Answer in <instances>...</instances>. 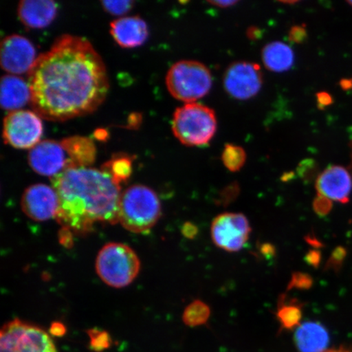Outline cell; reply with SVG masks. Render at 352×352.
<instances>
[{
    "label": "cell",
    "instance_id": "6da1fadb",
    "mask_svg": "<svg viewBox=\"0 0 352 352\" xmlns=\"http://www.w3.org/2000/svg\"><path fill=\"white\" fill-rule=\"evenodd\" d=\"M30 105L44 120L63 122L94 112L107 98V68L87 39L63 34L28 73Z\"/></svg>",
    "mask_w": 352,
    "mask_h": 352
},
{
    "label": "cell",
    "instance_id": "7a4b0ae2",
    "mask_svg": "<svg viewBox=\"0 0 352 352\" xmlns=\"http://www.w3.org/2000/svg\"><path fill=\"white\" fill-rule=\"evenodd\" d=\"M59 197L56 219L76 233L91 230L96 222H118L120 184L102 169L77 167L51 178Z\"/></svg>",
    "mask_w": 352,
    "mask_h": 352
},
{
    "label": "cell",
    "instance_id": "3957f363",
    "mask_svg": "<svg viewBox=\"0 0 352 352\" xmlns=\"http://www.w3.org/2000/svg\"><path fill=\"white\" fill-rule=\"evenodd\" d=\"M161 204L151 188L135 184L121 195L118 222L126 230L135 233L149 231L161 217Z\"/></svg>",
    "mask_w": 352,
    "mask_h": 352
},
{
    "label": "cell",
    "instance_id": "277c9868",
    "mask_svg": "<svg viewBox=\"0 0 352 352\" xmlns=\"http://www.w3.org/2000/svg\"><path fill=\"white\" fill-rule=\"evenodd\" d=\"M217 120L213 109L198 103H188L176 109L173 131L187 146L208 144L217 132Z\"/></svg>",
    "mask_w": 352,
    "mask_h": 352
},
{
    "label": "cell",
    "instance_id": "5b68a950",
    "mask_svg": "<svg viewBox=\"0 0 352 352\" xmlns=\"http://www.w3.org/2000/svg\"><path fill=\"white\" fill-rule=\"evenodd\" d=\"M171 96L184 102L195 103L209 94L212 76L204 64L196 60H179L171 66L166 77Z\"/></svg>",
    "mask_w": 352,
    "mask_h": 352
},
{
    "label": "cell",
    "instance_id": "8992f818",
    "mask_svg": "<svg viewBox=\"0 0 352 352\" xmlns=\"http://www.w3.org/2000/svg\"><path fill=\"white\" fill-rule=\"evenodd\" d=\"M140 270L138 254L125 244L113 242L105 245L96 258V270L100 278L113 288L129 285Z\"/></svg>",
    "mask_w": 352,
    "mask_h": 352
},
{
    "label": "cell",
    "instance_id": "52a82bcc",
    "mask_svg": "<svg viewBox=\"0 0 352 352\" xmlns=\"http://www.w3.org/2000/svg\"><path fill=\"white\" fill-rule=\"evenodd\" d=\"M0 352H57L50 334L41 328L13 320L0 332Z\"/></svg>",
    "mask_w": 352,
    "mask_h": 352
},
{
    "label": "cell",
    "instance_id": "ba28073f",
    "mask_svg": "<svg viewBox=\"0 0 352 352\" xmlns=\"http://www.w3.org/2000/svg\"><path fill=\"white\" fill-rule=\"evenodd\" d=\"M43 124L34 111L19 109L10 112L3 120L4 143L20 149L32 148L41 140Z\"/></svg>",
    "mask_w": 352,
    "mask_h": 352
},
{
    "label": "cell",
    "instance_id": "9c48e42d",
    "mask_svg": "<svg viewBox=\"0 0 352 352\" xmlns=\"http://www.w3.org/2000/svg\"><path fill=\"white\" fill-rule=\"evenodd\" d=\"M252 232L249 220L243 214L223 213L211 224V237L217 248L237 252L244 248Z\"/></svg>",
    "mask_w": 352,
    "mask_h": 352
},
{
    "label": "cell",
    "instance_id": "30bf717a",
    "mask_svg": "<svg viewBox=\"0 0 352 352\" xmlns=\"http://www.w3.org/2000/svg\"><path fill=\"white\" fill-rule=\"evenodd\" d=\"M223 85L228 94L234 99L252 98L263 85L261 66L248 61L233 63L223 74Z\"/></svg>",
    "mask_w": 352,
    "mask_h": 352
},
{
    "label": "cell",
    "instance_id": "8fae6325",
    "mask_svg": "<svg viewBox=\"0 0 352 352\" xmlns=\"http://www.w3.org/2000/svg\"><path fill=\"white\" fill-rule=\"evenodd\" d=\"M28 162L35 173L54 177L70 168L67 153L60 142L44 140L30 149Z\"/></svg>",
    "mask_w": 352,
    "mask_h": 352
},
{
    "label": "cell",
    "instance_id": "7c38bea8",
    "mask_svg": "<svg viewBox=\"0 0 352 352\" xmlns=\"http://www.w3.org/2000/svg\"><path fill=\"white\" fill-rule=\"evenodd\" d=\"M36 59V50L28 38L12 34L3 39L0 63L6 72L13 76L29 73Z\"/></svg>",
    "mask_w": 352,
    "mask_h": 352
},
{
    "label": "cell",
    "instance_id": "4fadbf2b",
    "mask_svg": "<svg viewBox=\"0 0 352 352\" xmlns=\"http://www.w3.org/2000/svg\"><path fill=\"white\" fill-rule=\"evenodd\" d=\"M21 206L26 217L34 221H47L56 219L59 197L54 188L35 184L25 189L21 197Z\"/></svg>",
    "mask_w": 352,
    "mask_h": 352
},
{
    "label": "cell",
    "instance_id": "5bb4252c",
    "mask_svg": "<svg viewBox=\"0 0 352 352\" xmlns=\"http://www.w3.org/2000/svg\"><path fill=\"white\" fill-rule=\"evenodd\" d=\"M318 195L330 201L346 204L350 200L352 176L341 166H331L321 173L316 182Z\"/></svg>",
    "mask_w": 352,
    "mask_h": 352
},
{
    "label": "cell",
    "instance_id": "9a60e30c",
    "mask_svg": "<svg viewBox=\"0 0 352 352\" xmlns=\"http://www.w3.org/2000/svg\"><path fill=\"white\" fill-rule=\"evenodd\" d=\"M110 33L118 45L132 48L142 45L147 41L146 22L138 16H123L110 23Z\"/></svg>",
    "mask_w": 352,
    "mask_h": 352
},
{
    "label": "cell",
    "instance_id": "2e32d148",
    "mask_svg": "<svg viewBox=\"0 0 352 352\" xmlns=\"http://www.w3.org/2000/svg\"><path fill=\"white\" fill-rule=\"evenodd\" d=\"M57 4L52 0H22L17 14L22 23L30 28H46L55 19Z\"/></svg>",
    "mask_w": 352,
    "mask_h": 352
},
{
    "label": "cell",
    "instance_id": "e0dca14e",
    "mask_svg": "<svg viewBox=\"0 0 352 352\" xmlns=\"http://www.w3.org/2000/svg\"><path fill=\"white\" fill-rule=\"evenodd\" d=\"M32 94L28 82L23 78L6 74L0 82V104L7 111H15L30 102Z\"/></svg>",
    "mask_w": 352,
    "mask_h": 352
},
{
    "label": "cell",
    "instance_id": "ac0fdd59",
    "mask_svg": "<svg viewBox=\"0 0 352 352\" xmlns=\"http://www.w3.org/2000/svg\"><path fill=\"white\" fill-rule=\"evenodd\" d=\"M294 342L300 352H324L327 351L329 336L323 324L307 321L296 329Z\"/></svg>",
    "mask_w": 352,
    "mask_h": 352
},
{
    "label": "cell",
    "instance_id": "d6986e66",
    "mask_svg": "<svg viewBox=\"0 0 352 352\" xmlns=\"http://www.w3.org/2000/svg\"><path fill=\"white\" fill-rule=\"evenodd\" d=\"M60 142L68 154L70 168L90 167L95 162L96 149L90 138L74 135L61 140Z\"/></svg>",
    "mask_w": 352,
    "mask_h": 352
},
{
    "label": "cell",
    "instance_id": "ffe728a7",
    "mask_svg": "<svg viewBox=\"0 0 352 352\" xmlns=\"http://www.w3.org/2000/svg\"><path fill=\"white\" fill-rule=\"evenodd\" d=\"M262 60L265 67L272 72H285L292 67L294 54L292 48L283 42L267 44L262 50Z\"/></svg>",
    "mask_w": 352,
    "mask_h": 352
},
{
    "label": "cell",
    "instance_id": "44dd1931",
    "mask_svg": "<svg viewBox=\"0 0 352 352\" xmlns=\"http://www.w3.org/2000/svg\"><path fill=\"white\" fill-rule=\"evenodd\" d=\"M276 318L281 328L287 330L297 329L302 318V306L296 300L285 301V296L280 297L276 311Z\"/></svg>",
    "mask_w": 352,
    "mask_h": 352
},
{
    "label": "cell",
    "instance_id": "7402d4cb",
    "mask_svg": "<svg viewBox=\"0 0 352 352\" xmlns=\"http://www.w3.org/2000/svg\"><path fill=\"white\" fill-rule=\"evenodd\" d=\"M101 169L107 171L116 180V182L120 184L126 182L131 175V157L126 154H117L116 156H113L111 160L105 162L101 166Z\"/></svg>",
    "mask_w": 352,
    "mask_h": 352
},
{
    "label": "cell",
    "instance_id": "603a6c76",
    "mask_svg": "<svg viewBox=\"0 0 352 352\" xmlns=\"http://www.w3.org/2000/svg\"><path fill=\"white\" fill-rule=\"evenodd\" d=\"M210 316V307L204 302L195 300L184 309L183 321L188 327H201L208 322Z\"/></svg>",
    "mask_w": 352,
    "mask_h": 352
},
{
    "label": "cell",
    "instance_id": "cb8c5ba5",
    "mask_svg": "<svg viewBox=\"0 0 352 352\" xmlns=\"http://www.w3.org/2000/svg\"><path fill=\"white\" fill-rule=\"evenodd\" d=\"M246 153L239 145L227 144L222 153L224 166L232 173L239 171L245 164Z\"/></svg>",
    "mask_w": 352,
    "mask_h": 352
},
{
    "label": "cell",
    "instance_id": "d4e9b609",
    "mask_svg": "<svg viewBox=\"0 0 352 352\" xmlns=\"http://www.w3.org/2000/svg\"><path fill=\"white\" fill-rule=\"evenodd\" d=\"M88 336L90 338V347L92 351L101 352L109 349L111 346V338L105 331H101L98 329L88 330Z\"/></svg>",
    "mask_w": 352,
    "mask_h": 352
},
{
    "label": "cell",
    "instance_id": "484cf974",
    "mask_svg": "<svg viewBox=\"0 0 352 352\" xmlns=\"http://www.w3.org/2000/svg\"><path fill=\"white\" fill-rule=\"evenodd\" d=\"M135 2L132 0H103L101 1L104 10L114 16H122L129 12L133 8Z\"/></svg>",
    "mask_w": 352,
    "mask_h": 352
},
{
    "label": "cell",
    "instance_id": "4316f807",
    "mask_svg": "<svg viewBox=\"0 0 352 352\" xmlns=\"http://www.w3.org/2000/svg\"><path fill=\"white\" fill-rule=\"evenodd\" d=\"M346 256V249L342 248V246H338V248L333 250L331 255H330L327 264H325V270L333 271L334 272H340Z\"/></svg>",
    "mask_w": 352,
    "mask_h": 352
},
{
    "label": "cell",
    "instance_id": "83f0119b",
    "mask_svg": "<svg viewBox=\"0 0 352 352\" xmlns=\"http://www.w3.org/2000/svg\"><path fill=\"white\" fill-rule=\"evenodd\" d=\"M314 285V279L310 275L303 272H294L288 285V289H297L306 290Z\"/></svg>",
    "mask_w": 352,
    "mask_h": 352
},
{
    "label": "cell",
    "instance_id": "f1b7e54d",
    "mask_svg": "<svg viewBox=\"0 0 352 352\" xmlns=\"http://www.w3.org/2000/svg\"><path fill=\"white\" fill-rule=\"evenodd\" d=\"M332 206V201L318 195L314 201V209L315 212L320 215V217H324V215H327L330 212V210H331Z\"/></svg>",
    "mask_w": 352,
    "mask_h": 352
},
{
    "label": "cell",
    "instance_id": "f546056e",
    "mask_svg": "<svg viewBox=\"0 0 352 352\" xmlns=\"http://www.w3.org/2000/svg\"><path fill=\"white\" fill-rule=\"evenodd\" d=\"M307 37V33L305 26L294 25L289 30V41L296 43H302L305 42Z\"/></svg>",
    "mask_w": 352,
    "mask_h": 352
},
{
    "label": "cell",
    "instance_id": "4dcf8cb0",
    "mask_svg": "<svg viewBox=\"0 0 352 352\" xmlns=\"http://www.w3.org/2000/svg\"><path fill=\"white\" fill-rule=\"evenodd\" d=\"M182 234L188 239H195L198 234V228L195 223L186 222L182 227Z\"/></svg>",
    "mask_w": 352,
    "mask_h": 352
},
{
    "label": "cell",
    "instance_id": "1f68e13d",
    "mask_svg": "<svg viewBox=\"0 0 352 352\" xmlns=\"http://www.w3.org/2000/svg\"><path fill=\"white\" fill-rule=\"evenodd\" d=\"M59 240L65 248H72L73 243L72 231L68 228H63L59 232Z\"/></svg>",
    "mask_w": 352,
    "mask_h": 352
},
{
    "label": "cell",
    "instance_id": "d6a6232c",
    "mask_svg": "<svg viewBox=\"0 0 352 352\" xmlns=\"http://www.w3.org/2000/svg\"><path fill=\"white\" fill-rule=\"evenodd\" d=\"M305 261L309 265L318 267L321 261V254L318 250H310L306 255Z\"/></svg>",
    "mask_w": 352,
    "mask_h": 352
},
{
    "label": "cell",
    "instance_id": "836d02e7",
    "mask_svg": "<svg viewBox=\"0 0 352 352\" xmlns=\"http://www.w3.org/2000/svg\"><path fill=\"white\" fill-rule=\"evenodd\" d=\"M50 333L55 337H63L66 333V328L63 323L54 322L52 324Z\"/></svg>",
    "mask_w": 352,
    "mask_h": 352
},
{
    "label": "cell",
    "instance_id": "e575fe53",
    "mask_svg": "<svg viewBox=\"0 0 352 352\" xmlns=\"http://www.w3.org/2000/svg\"><path fill=\"white\" fill-rule=\"evenodd\" d=\"M318 103L320 107H327V105L332 103L331 96L327 94V92H320L318 94Z\"/></svg>",
    "mask_w": 352,
    "mask_h": 352
},
{
    "label": "cell",
    "instance_id": "d590c367",
    "mask_svg": "<svg viewBox=\"0 0 352 352\" xmlns=\"http://www.w3.org/2000/svg\"><path fill=\"white\" fill-rule=\"evenodd\" d=\"M237 3L239 2L232 1V0H228V1H226V0H223V1L221 0H219V1H208V3L211 4V6L221 8L232 7Z\"/></svg>",
    "mask_w": 352,
    "mask_h": 352
},
{
    "label": "cell",
    "instance_id": "8d00e7d4",
    "mask_svg": "<svg viewBox=\"0 0 352 352\" xmlns=\"http://www.w3.org/2000/svg\"><path fill=\"white\" fill-rule=\"evenodd\" d=\"M248 35L250 39H257L261 36V30L257 28H250L248 30Z\"/></svg>",
    "mask_w": 352,
    "mask_h": 352
},
{
    "label": "cell",
    "instance_id": "74e56055",
    "mask_svg": "<svg viewBox=\"0 0 352 352\" xmlns=\"http://www.w3.org/2000/svg\"><path fill=\"white\" fill-rule=\"evenodd\" d=\"M262 252L263 254L265 255H274V249L270 244H264L262 246Z\"/></svg>",
    "mask_w": 352,
    "mask_h": 352
},
{
    "label": "cell",
    "instance_id": "f35d334b",
    "mask_svg": "<svg viewBox=\"0 0 352 352\" xmlns=\"http://www.w3.org/2000/svg\"><path fill=\"white\" fill-rule=\"evenodd\" d=\"M324 352H352V351L346 349H343V347H341V349L327 350V351Z\"/></svg>",
    "mask_w": 352,
    "mask_h": 352
},
{
    "label": "cell",
    "instance_id": "ab89813d",
    "mask_svg": "<svg viewBox=\"0 0 352 352\" xmlns=\"http://www.w3.org/2000/svg\"><path fill=\"white\" fill-rule=\"evenodd\" d=\"M350 153H351V154H350V160H351V161H350V164H349V170L350 173H351V175L352 176V140H351V142L350 143Z\"/></svg>",
    "mask_w": 352,
    "mask_h": 352
},
{
    "label": "cell",
    "instance_id": "60d3db41",
    "mask_svg": "<svg viewBox=\"0 0 352 352\" xmlns=\"http://www.w3.org/2000/svg\"><path fill=\"white\" fill-rule=\"evenodd\" d=\"M280 3H285V4H294V3H297L298 1H281Z\"/></svg>",
    "mask_w": 352,
    "mask_h": 352
},
{
    "label": "cell",
    "instance_id": "b9f144b4",
    "mask_svg": "<svg viewBox=\"0 0 352 352\" xmlns=\"http://www.w3.org/2000/svg\"><path fill=\"white\" fill-rule=\"evenodd\" d=\"M350 4L351 6H352V1H347Z\"/></svg>",
    "mask_w": 352,
    "mask_h": 352
}]
</instances>
